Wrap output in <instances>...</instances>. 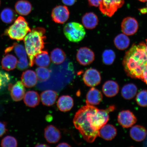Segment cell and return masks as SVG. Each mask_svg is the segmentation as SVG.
<instances>
[{
    "instance_id": "11",
    "label": "cell",
    "mask_w": 147,
    "mask_h": 147,
    "mask_svg": "<svg viewBox=\"0 0 147 147\" xmlns=\"http://www.w3.org/2000/svg\"><path fill=\"white\" fill-rule=\"evenodd\" d=\"M121 29L123 34L127 36H132L136 33L139 25L137 20L131 17L124 18L121 23Z\"/></svg>"
},
{
    "instance_id": "26",
    "label": "cell",
    "mask_w": 147,
    "mask_h": 147,
    "mask_svg": "<svg viewBox=\"0 0 147 147\" xmlns=\"http://www.w3.org/2000/svg\"><path fill=\"white\" fill-rule=\"evenodd\" d=\"M50 63V57L47 51H42L34 58V63L39 67H47Z\"/></svg>"
},
{
    "instance_id": "14",
    "label": "cell",
    "mask_w": 147,
    "mask_h": 147,
    "mask_svg": "<svg viewBox=\"0 0 147 147\" xmlns=\"http://www.w3.org/2000/svg\"><path fill=\"white\" fill-rule=\"evenodd\" d=\"M45 137L49 143H55L59 141L61 135L58 129L53 125H49L45 128Z\"/></svg>"
},
{
    "instance_id": "17",
    "label": "cell",
    "mask_w": 147,
    "mask_h": 147,
    "mask_svg": "<svg viewBox=\"0 0 147 147\" xmlns=\"http://www.w3.org/2000/svg\"><path fill=\"white\" fill-rule=\"evenodd\" d=\"M99 136L106 140H113L116 136L117 130L115 126L111 124L104 125L99 130Z\"/></svg>"
},
{
    "instance_id": "21",
    "label": "cell",
    "mask_w": 147,
    "mask_h": 147,
    "mask_svg": "<svg viewBox=\"0 0 147 147\" xmlns=\"http://www.w3.org/2000/svg\"><path fill=\"white\" fill-rule=\"evenodd\" d=\"M146 130L142 126L137 125L132 127L130 131V135L131 138L137 142H141L146 138Z\"/></svg>"
},
{
    "instance_id": "34",
    "label": "cell",
    "mask_w": 147,
    "mask_h": 147,
    "mask_svg": "<svg viewBox=\"0 0 147 147\" xmlns=\"http://www.w3.org/2000/svg\"><path fill=\"white\" fill-rule=\"evenodd\" d=\"M18 145V141L16 138L10 136L3 138L1 143V146L3 147H16Z\"/></svg>"
},
{
    "instance_id": "18",
    "label": "cell",
    "mask_w": 147,
    "mask_h": 147,
    "mask_svg": "<svg viewBox=\"0 0 147 147\" xmlns=\"http://www.w3.org/2000/svg\"><path fill=\"white\" fill-rule=\"evenodd\" d=\"M58 97L57 92L52 90L44 91L40 95L42 104L47 106H51L54 104Z\"/></svg>"
},
{
    "instance_id": "15",
    "label": "cell",
    "mask_w": 147,
    "mask_h": 147,
    "mask_svg": "<svg viewBox=\"0 0 147 147\" xmlns=\"http://www.w3.org/2000/svg\"><path fill=\"white\" fill-rule=\"evenodd\" d=\"M21 82L26 87L30 88L34 87L37 82L36 74L32 70H27L22 75Z\"/></svg>"
},
{
    "instance_id": "1",
    "label": "cell",
    "mask_w": 147,
    "mask_h": 147,
    "mask_svg": "<svg viewBox=\"0 0 147 147\" xmlns=\"http://www.w3.org/2000/svg\"><path fill=\"white\" fill-rule=\"evenodd\" d=\"M147 64L146 43L133 45L126 53L123 65L125 71L132 78L142 79L144 67Z\"/></svg>"
},
{
    "instance_id": "22",
    "label": "cell",
    "mask_w": 147,
    "mask_h": 147,
    "mask_svg": "<svg viewBox=\"0 0 147 147\" xmlns=\"http://www.w3.org/2000/svg\"><path fill=\"white\" fill-rule=\"evenodd\" d=\"M16 12L20 15L26 16L30 13L32 10L31 3L26 0L18 1L15 5Z\"/></svg>"
},
{
    "instance_id": "3",
    "label": "cell",
    "mask_w": 147,
    "mask_h": 147,
    "mask_svg": "<svg viewBox=\"0 0 147 147\" xmlns=\"http://www.w3.org/2000/svg\"><path fill=\"white\" fill-rule=\"evenodd\" d=\"M90 106L87 104L78 110L74 119L73 123L84 139L87 142L91 143L100 136L99 130L96 131L93 129L91 126L88 116Z\"/></svg>"
},
{
    "instance_id": "33",
    "label": "cell",
    "mask_w": 147,
    "mask_h": 147,
    "mask_svg": "<svg viewBox=\"0 0 147 147\" xmlns=\"http://www.w3.org/2000/svg\"><path fill=\"white\" fill-rule=\"evenodd\" d=\"M13 49L19 59H27V54L25 49L23 46L17 43H14L13 45Z\"/></svg>"
},
{
    "instance_id": "30",
    "label": "cell",
    "mask_w": 147,
    "mask_h": 147,
    "mask_svg": "<svg viewBox=\"0 0 147 147\" xmlns=\"http://www.w3.org/2000/svg\"><path fill=\"white\" fill-rule=\"evenodd\" d=\"M51 58L53 63L59 64L63 63L65 61L66 55L62 49L57 48L51 51Z\"/></svg>"
},
{
    "instance_id": "6",
    "label": "cell",
    "mask_w": 147,
    "mask_h": 147,
    "mask_svg": "<svg viewBox=\"0 0 147 147\" xmlns=\"http://www.w3.org/2000/svg\"><path fill=\"white\" fill-rule=\"evenodd\" d=\"M63 32L69 41L75 43L81 41L86 34L83 26L80 23L74 22L67 23L64 27Z\"/></svg>"
},
{
    "instance_id": "28",
    "label": "cell",
    "mask_w": 147,
    "mask_h": 147,
    "mask_svg": "<svg viewBox=\"0 0 147 147\" xmlns=\"http://www.w3.org/2000/svg\"><path fill=\"white\" fill-rule=\"evenodd\" d=\"M114 42L115 47L121 50L127 49L130 43L129 38L124 34H119L116 36Z\"/></svg>"
},
{
    "instance_id": "5",
    "label": "cell",
    "mask_w": 147,
    "mask_h": 147,
    "mask_svg": "<svg viewBox=\"0 0 147 147\" xmlns=\"http://www.w3.org/2000/svg\"><path fill=\"white\" fill-rule=\"evenodd\" d=\"M31 31L28 23L23 16H20L13 24L5 30V34L11 39L18 41L23 40Z\"/></svg>"
},
{
    "instance_id": "19",
    "label": "cell",
    "mask_w": 147,
    "mask_h": 147,
    "mask_svg": "<svg viewBox=\"0 0 147 147\" xmlns=\"http://www.w3.org/2000/svg\"><path fill=\"white\" fill-rule=\"evenodd\" d=\"M82 22L86 28L92 29L95 28L98 25V19L96 14L90 12L87 13L83 16Z\"/></svg>"
},
{
    "instance_id": "46",
    "label": "cell",
    "mask_w": 147,
    "mask_h": 147,
    "mask_svg": "<svg viewBox=\"0 0 147 147\" xmlns=\"http://www.w3.org/2000/svg\"><path fill=\"white\" fill-rule=\"evenodd\" d=\"M145 8V9H146V13H147V4H146V8Z\"/></svg>"
},
{
    "instance_id": "40",
    "label": "cell",
    "mask_w": 147,
    "mask_h": 147,
    "mask_svg": "<svg viewBox=\"0 0 147 147\" xmlns=\"http://www.w3.org/2000/svg\"><path fill=\"white\" fill-rule=\"evenodd\" d=\"M141 80L147 84V64L143 70Z\"/></svg>"
},
{
    "instance_id": "24",
    "label": "cell",
    "mask_w": 147,
    "mask_h": 147,
    "mask_svg": "<svg viewBox=\"0 0 147 147\" xmlns=\"http://www.w3.org/2000/svg\"><path fill=\"white\" fill-rule=\"evenodd\" d=\"M57 106L61 111H69L74 106L73 99L69 95H63L59 99L57 102Z\"/></svg>"
},
{
    "instance_id": "39",
    "label": "cell",
    "mask_w": 147,
    "mask_h": 147,
    "mask_svg": "<svg viewBox=\"0 0 147 147\" xmlns=\"http://www.w3.org/2000/svg\"><path fill=\"white\" fill-rule=\"evenodd\" d=\"M102 0H88V3L91 6L97 7L99 6Z\"/></svg>"
},
{
    "instance_id": "27",
    "label": "cell",
    "mask_w": 147,
    "mask_h": 147,
    "mask_svg": "<svg viewBox=\"0 0 147 147\" xmlns=\"http://www.w3.org/2000/svg\"><path fill=\"white\" fill-rule=\"evenodd\" d=\"M137 92V88L135 84H128L123 87L121 90V94L126 100H130L136 96Z\"/></svg>"
},
{
    "instance_id": "44",
    "label": "cell",
    "mask_w": 147,
    "mask_h": 147,
    "mask_svg": "<svg viewBox=\"0 0 147 147\" xmlns=\"http://www.w3.org/2000/svg\"><path fill=\"white\" fill-rule=\"evenodd\" d=\"M139 1L142 2H145L147 1V0H139Z\"/></svg>"
},
{
    "instance_id": "13",
    "label": "cell",
    "mask_w": 147,
    "mask_h": 147,
    "mask_svg": "<svg viewBox=\"0 0 147 147\" xmlns=\"http://www.w3.org/2000/svg\"><path fill=\"white\" fill-rule=\"evenodd\" d=\"M8 86L11 97L13 100L19 102L22 100L25 94V89L22 82L18 81L14 84H9Z\"/></svg>"
},
{
    "instance_id": "4",
    "label": "cell",
    "mask_w": 147,
    "mask_h": 147,
    "mask_svg": "<svg viewBox=\"0 0 147 147\" xmlns=\"http://www.w3.org/2000/svg\"><path fill=\"white\" fill-rule=\"evenodd\" d=\"M115 109L114 106H110L105 110H99L93 106H90L88 118L93 129L98 131L106 124L109 119V113Z\"/></svg>"
},
{
    "instance_id": "42",
    "label": "cell",
    "mask_w": 147,
    "mask_h": 147,
    "mask_svg": "<svg viewBox=\"0 0 147 147\" xmlns=\"http://www.w3.org/2000/svg\"><path fill=\"white\" fill-rule=\"evenodd\" d=\"M71 146L68 144L67 143L63 142L60 143L59 144L58 146H57V147H71Z\"/></svg>"
},
{
    "instance_id": "9",
    "label": "cell",
    "mask_w": 147,
    "mask_h": 147,
    "mask_svg": "<svg viewBox=\"0 0 147 147\" xmlns=\"http://www.w3.org/2000/svg\"><path fill=\"white\" fill-rule=\"evenodd\" d=\"M95 55L93 51L87 47H82L79 49L76 54V59L81 65H89L94 60Z\"/></svg>"
},
{
    "instance_id": "2",
    "label": "cell",
    "mask_w": 147,
    "mask_h": 147,
    "mask_svg": "<svg viewBox=\"0 0 147 147\" xmlns=\"http://www.w3.org/2000/svg\"><path fill=\"white\" fill-rule=\"evenodd\" d=\"M45 32L44 28H34L24 38L25 49L29 59V66L31 67L34 65L35 57L45 48L47 38Z\"/></svg>"
},
{
    "instance_id": "43",
    "label": "cell",
    "mask_w": 147,
    "mask_h": 147,
    "mask_svg": "<svg viewBox=\"0 0 147 147\" xmlns=\"http://www.w3.org/2000/svg\"><path fill=\"white\" fill-rule=\"evenodd\" d=\"M36 147H49L48 145L45 144H38L35 146Z\"/></svg>"
},
{
    "instance_id": "20",
    "label": "cell",
    "mask_w": 147,
    "mask_h": 147,
    "mask_svg": "<svg viewBox=\"0 0 147 147\" xmlns=\"http://www.w3.org/2000/svg\"><path fill=\"white\" fill-rule=\"evenodd\" d=\"M119 87L117 82L113 80L106 82L102 86V90L105 95L108 97L115 96L119 92Z\"/></svg>"
},
{
    "instance_id": "7",
    "label": "cell",
    "mask_w": 147,
    "mask_h": 147,
    "mask_svg": "<svg viewBox=\"0 0 147 147\" xmlns=\"http://www.w3.org/2000/svg\"><path fill=\"white\" fill-rule=\"evenodd\" d=\"M124 3V0H102L99 9L102 14L111 17Z\"/></svg>"
},
{
    "instance_id": "25",
    "label": "cell",
    "mask_w": 147,
    "mask_h": 147,
    "mask_svg": "<svg viewBox=\"0 0 147 147\" xmlns=\"http://www.w3.org/2000/svg\"><path fill=\"white\" fill-rule=\"evenodd\" d=\"M18 61L15 56L12 54H7L1 60V67L7 71L13 70L17 66Z\"/></svg>"
},
{
    "instance_id": "38",
    "label": "cell",
    "mask_w": 147,
    "mask_h": 147,
    "mask_svg": "<svg viewBox=\"0 0 147 147\" xmlns=\"http://www.w3.org/2000/svg\"><path fill=\"white\" fill-rule=\"evenodd\" d=\"M8 131L6 123L0 121V137L6 133Z\"/></svg>"
},
{
    "instance_id": "37",
    "label": "cell",
    "mask_w": 147,
    "mask_h": 147,
    "mask_svg": "<svg viewBox=\"0 0 147 147\" xmlns=\"http://www.w3.org/2000/svg\"><path fill=\"white\" fill-rule=\"evenodd\" d=\"M29 62L27 59L18 60V61L17 68L20 71H23L28 67Z\"/></svg>"
},
{
    "instance_id": "31",
    "label": "cell",
    "mask_w": 147,
    "mask_h": 147,
    "mask_svg": "<svg viewBox=\"0 0 147 147\" xmlns=\"http://www.w3.org/2000/svg\"><path fill=\"white\" fill-rule=\"evenodd\" d=\"M51 71L45 67H39L36 69L38 80L40 82H44L50 78Z\"/></svg>"
},
{
    "instance_id": "35",
    "label": "cell",
    "mask_w": 147,
    "mask_h": 147,
    "mask_svg": "<svg viewBox=\"0 0 147 147\" xmlns=\"http://www.w3.org/2000/svg\"><path fill=\"white\" fill-rule=\"evenodd\" d=\"M136 101L139 105L142 107H147V91L143 90L137 95Z\"/></svg>"
},
{
    "instance_id": "45",
    "label": "cell",
    "mask_w": 147,
    "mask_h": 147,
    "mask_svg": "<svg viewBox=\"0 0 147 147\" xmlns=\"http://www.w3.org/2000/svg\"><path fill=\"white\" fill-rule=\"evenodd\" d=\"M146 50L147 54V40H146Z\"/></svg>"
},
{
    "instance_id": "47",
    "label": "cell",
    "mask_w": 147,
    "mask_h": 147,
    "mask_svg": "<svg viewBox=\"0 0 147 147\" xmlns=\"http://www.w3.org/2000/svg\"><path fill=\"white\" fill-rule=\"evenodd\" d=\"M0 5H1V0H0Z\"/></svg>"
},
{
    "instance_id": "36",
    "label": "cell",
    "mask_w": 147,
    "mask_h": 147,
    "mask_svg": "<svg viewBox=\"0 0 147 147\" xmlns=\"http://www.w3.org/2000/svg\"><path fill=\"white\" fill-rule=\"evenodd\" d=\"M11 80V77L8 73L0 71V89L8 85Z\"/></svg>"
},
{
    "instance_id": "41",
    "label": "cell",
    "mask_w": 147,
    "mask_h": 147,
    "mask_svg": "<svg viewBox=\"0 0 147 147\" xmlns=\"http://www.w3.org/2000/svg\"><path fill=\"white\" fill-rule=\"evenodd\" d=\"M62 1L64 5L71 6L76 3L77 0H62Z\"/></svg>"
},
{
    "instance_id": "12",
    "label": "cell",
    "mask_w": 147,
    "mask_h": 147,
    "mask_svg": "<svg viewBox=\"0 0 147 147\" xmlns=\"http://www.w3.org/2000/svg\"><path fill=\"white\" fill-rule=\"evenodd\" d=\"M137 118L132 112L128 110L121 111L118 116V121L123 127H131L137 122Z\"/></svg>"
},
{
    "instance_id": "16",
    "label": "cell",
    "mask_w": 147,
    "mask_h": 147,
    "mask_svg": "<svg viewBox=\"0 0 147 147\" xmlns=\"http://www.w3.org/2000/svg\"><path fill=\"white\" fill-rule=\"evenodd\" d=\"M102 99V95L101 92L93 87L87 94L86 104L91 105H97L100 103Z\"/></svg>"
},
{
    "instance_id": "8",
    "label": "cell",
    "mask_w": 147,
    "mask_h": 147,
    "mask_svg": "<svg viewBox=\"0 0 147 147\" xmlns=\"http://www.w3.org/2000/svg\"><path fill=\"white\" fill-rule=\"evenodd\" d=\"M69 9L65 5H57L53 9L51 12L53 21L57 23H65L69 19Z\"/></svg>"
},
{
    "instance_id": "10",
    "label": "cell",
    "mask_w": 147,
    "mask_h": 147,
    "mask_svg": "<svg viewBox=\"0 0 147 147\" xmlns=\"http://www.w3.org/2000/svg\"><path fill=\"white\" fill-rule=\"evenodd\" d=\"M83 80L84 84L88 87H95L100 83L101 80L100 73L96 69H88L84 74Z\"/></svg>"
},
{
    "instance_id": "29",
    "label": "cell",
    "mask_w": 147,
    "mask_h": 147,
    "mask_svg": "<svg viewBox=\"0 0 147 147\" xmlns=\"http://www.w3.org/2000/svg\"><path fill=\"white\" fill-rule=\"evenodd\" d=\"M0 17L2 21L6 24H11L16 19V13L12 9L6 8L2 11Z\"/></svg>"
},
{
    "instance_id": "23",
    "label": "cell",
    "mask_w": 147,
    "mask_h": 147,
    "mask_svg": "<svg viewBox=\"0 0 147 147\" xmlns=\"http://www.w3.org/2000/svg\"><path fill=\"white\" fill-rule=\"evenodd\" d=\"M24 101L27 106L35 107L39 104L40 97L37 92L29 91L27 92L24 97Z\"/></svg>"
},
{
    "instance_id": "32",
    "label": "cell",
    "mask_w": 147,
    "mask_h": 147,
    "mask_svg": "<svg viewBox=\"0 0 147 147\" xmlns=\"http://www.w3.org/2000/svg\"><path fill=\"white\" fill-rule=\"evenodd\" d=\"M115 57L114 51L111 49H106L102 55L103 62L106 65H111L115 61Z\"/></svg>"
}]
</instances>
